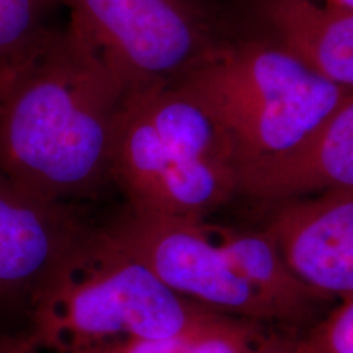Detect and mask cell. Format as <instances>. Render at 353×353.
Instances as JSON below:
<instances>
[{"label":"cell","mask_w":353,"mask_h":353,"mask_svg":"<svg viewBox=\"0 0 353 353\" xmlns=\"http://www.w3.org/2000/svg\"><path fill=\"white\" fill-rule=\"evenodd\" d=\"M126 87L74 26L51 28L20 61L0 103V174L48 200H95L113 187Z\"/></svg>","instance_id":"cell-1"},{"label":"cell","mask_w":353,"mask_h":353,"mask_svg":"<svg viewBox=\"0 0 353 353\" xmlns=\"http://www.w3.org/2000/svg\"><path fill=\"white\" fill-rule=\"evenodd\" d=\"M112 182L132 208L201 221L239 196V162L200 100L175 85L154 87L123 103Z\"/></svg>","instance_id":"cell-2"},{"label":"cell","mask_w":353,"mask_h":353,"mask_svg":"<svg viewBox=\"0 0 353 353\" xmlns=\"http://www.w3.org/2000/svg\"><path fill=\"white\" fill-rule=\"evenodd\" d=\"M175 87L226 131L239 170L293 151L353 94L270 39L237 28Z\"/></svg>","instance_id":"cell-3"},{"label":"cell","mask_w":353,"mask_h":353,"mask_svg":"<svg viewBox=\"0 0 353 353\" xmlns=\"http://www.w3.org/2000/svg\"><path fill=\"white\" fill-rule=\"evenodd\" d=\"M214 309L180 296L99 232L90 237L34 312L30 329L44 353H77L125 339H164Z\"/></svg>","instance_id":"cell-4"},{"label":"cell","mask_w":353,"mask_h":353,"mask_svg":"<svg viewBox=\"0 0 353 353\" xmlns=\"http://www.w3.org/2000/svg\"><path fill=\"white\" fill-rule=\"evenodd\" d=\"M63 7L128 94L175 85L236 32L213 0H63Z\"/></svg>","instance_id":"cell-5"},{"label":"cell","mask_w":353,"mask_h":353,"mask_svg":"<svg viewBox=\"0 0 353 353\" xmlns=\"http://www.w3.org/2000/svg\"><path fill=\"white\" fill-rule=\"evenodd\" d=\"M97 228L180 296L223 314L280 327L267 301L232 270L206 219L151 213L125 203Z\"/></svg>","instance_id":"cell-6"},{"label":"cell","mask_w":353,"mask_h":353,"mask_svg":"<svg viewBox=\"0 0 353 353\" xmlns=\"http://www.w3.org/2000/svg\"><path fill=\"white\" fill-rule=\"evenodd\" d=\"M94 226L79 205L48 200L0 174V319L30 327Z\"/></svg>","instance_id":"cell-7"},{"label":"cell","mask_w":353,"mask_h":353,"mask_svg":"<svg viewBox=\"0 0 353 353\" xmlns=\"http://www.w3.org/2000/svg\"><path fill=\"white\" fill-rule=\"evenodd\" d=\"M270 236L301 283L329 301L353 296V190L262 205Z\"/></svg>","instance_id":"cell-8"},{"label":"cell","mask_w":353,"mask_h":353,"mask_svg":"<svg viewBox=\"0 0 353 353\" xmlns=\"http://www.w3.org/2000/svg\"><path fill=\"white\" fill-rule=\"evenodd\" d=\"M237 2V30L270 39L319 76L353 90V10L321 0Z\"/></svg>","instance_id":"cell-9"},{"label":"cell","mask_w":353,"mask_h":353,"mask_svg":"<svg viewBox=\"0 0 353 353\" xmlns=\"http://www.w3.org/2000/svg\"><path fill=\"white\" fill-rule=\"evenodd\" d=\"M330 190H353V94L293 151L239 170V196L260 205Z\"/></svg>","instance_id":"cell-10"},{"label":"cell","mask_w":353,"mask_h":353,"mask_svg":"<svg viewBox=\"0 0 353 353\" xmlns=\"http://www.w3.org/2000/svg\"><path fill=\"white\" fill-rule=\"evenodd\" d=\"M206 228L232 270L267 301L283 330L301 334L335 304L294 276L263 229L219 226L208 221Z\"/></svg>","instance_id":"cell-11"},{"label":"cell","mask_w":353,"mask_h":353,"mask_svg":"<svg viewBox=\"0 0 353 353\" xmlns=\"http://www.w3.org/2000/svg\"><path fill=\"white\" fill-rule=\"evenodd\" d=\"M270 332V325L214 312L192 329L170 337L125 339L77 353H242Z\"/></svg>","instance_id":"cell-12"},{"label":"cell","mask_w":353,"mask_h":353,"mask_svg":"<svg viewBox=\"0 0 353 353\" xmlns=\"http://www.w3.org/2000/svg\"><path fill=\"white\" fill-rule=\"evenodd\" d=\"M63 0H0V63L32 52L50 33L52 12Z\"/></svg>","instance_id":"cell-13"},{"label":"cell","mask_w":353,"mask_h":353,"mask_svg":"<svg viewBox=\"0 0 353 353\" xmlns=\"http://www.w3.org/2000/svg\"><path fill=\"white\" fill-rule=\"evenodd\" d=\"M299 353H353V296L335 303L316 324L298 334Z\"/></svg>","instance_id":"cell-14"},{"label":"cell","mask_w":353,"mask_h":353,"mask_svg":"<svg viewBox=\"0 0 353 353\" xmlns=\"http://www.w3.org/2000/svg\"><path fill=\"white\" fill-rule=\"evenodd\" d=\"M0 353H44L30 327H0Z\"/></svg>","instance_id":"cell-15"},{"label":"cell","mask_w":353,"mask_h":353,"mask_svg":"<svg viewBox=\"0 0 353 353\" xmlns=\"http://www.w3.org/2000/svg\"><path fill=\"white\" fill-rule=\"evenodd\" d=\"M242 353H299L298 350V334L290 332V330H272L270 334L265 335L262 341L255 345L247 348Z\"/></svg>","instance_id":"cell-16"},{"label":"cell","mask_w":353,"mask_h":353,"mask_svg":"<svg viewBox=\"0 0 353 353\" xmlns=\"http://www.w3.org/2000/svg\"><path fill=\"white\" fill-rule=\"evenodd\" d=\"M23 57H20V59L17 61H10V63H0V103H2V99L3 95H6L8 83H10L13 74H15V70L19 68L20 61L23 59Z\"/></svg>","instance_id":"cell-17"},{"label":"cell","mask_w":353,"mask_h":353,"mask_svg":"<svg viewBox=\"0 0 353 353\" xmlns=\"http://www.w3.org/2000/svg\"><path fill=\"white\" fill-rule=\"evenodd\" d=\"M321 2L332 3V6L343 7V8H350V10H353V0H321Z\"/></svg>","instance_id":"cell-18"}]
</instances>
